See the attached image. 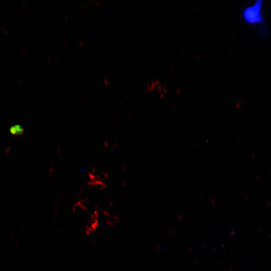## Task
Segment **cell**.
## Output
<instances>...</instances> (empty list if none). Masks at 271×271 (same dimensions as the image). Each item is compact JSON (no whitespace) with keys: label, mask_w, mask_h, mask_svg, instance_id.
I'll return each instance as SVG.
<instances>
[{"label":"cell","mask_w":271,"mask_h":271,"mask_svg":"<svg viewBox=\"0 0 271 271\" xmlns=\"http://www.w3.org/2000/svg\"><path fill=\"white\" fill-rule=\"evenodd\" d=\"M89 207V203L86 198L81 199L78 200L73 206V210L74 211L80 210L86 211L88 210Z\"/></svg>","instance_id":"5"},{"label":"cell","mask_w":271,"mask_h":271,"mask_svg":"<svg viewBox=\"0 0 271 271\" xmlns=\"http://www.w3.org/2000/svg\"><path fill=\"white\" fill-rule=\"evenodd\" d=\"M262 1L258 0L244 10L242 16L247 23L250 24H258L262 22Z\"/></svg>","instance_id":"1"},{"label":"cell","mask_w":271,"mask_h":271,"mask_svg":"<svg viewBox=\"0 0 271 271\" xmlns=\"http://www.w3.org/2000/svg\"><path fill=\"white\" fill-rule=\"evenodd\" d=\"M100 214L104 217L105 224L109 226H113L119 222V218L114 215L110 214L108 211L103 210Z\"/></svg>","instance_id":"4"},{"label":"cell","mask_w":271,"mask_h":271,"mask_svg":"<svg viewBox=\"0 0 271 271\" xmlns=\"http://www.w3.org/2000/svg\"><path fill=\"white\" fill-rule=\"evenodd\" d=\"M10 131L12 134L20 135L24 133V128L20 124H15L10 127Z\"/></svg>","instance_id":"6"},{"label":"cell","mask_w":271,"mask_h":271,"mask_svg":"<svg viewBox=\"0 0 271 271\" xmlns=\"http://www.w3.org/2000/svg\"><path fill=\"white\" fill-rule=\"evenodd\" d=\"M100 211L96 209L90 215L85 225V233L87 235H90L95 232L100 225L99 217Z\"/></svg>","instance_id":"3"},{"label":"cell","mask_w":271,"mask_h":271,"mask_svg":"<svg viewBox=\"0 0 271 271\" xmlns=\"http://www.w3.org/2000/svg\"><path fill=\"white\" fill-rule=\"evenodd\" d=\"M105 174L100 175L95 173L94 169L88 173V180L87 184L90 187H95L99 189H103L105 188L106 184L105 179L107 177Z\"/></svg>","instance_id":"2"}]
</instances>
